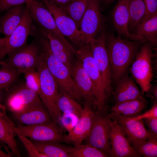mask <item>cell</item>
Here are the masks:
<instances>
[{
    "instance_id": "cell-1",
    "label": "cell",
    "mask_w": 157,
    "mask_h": 157,
    "mask_svg": "<svg viewBox=\"0 0 157 157\" xmlns=\"http://www.w3.org/2000/svg\"><path fill=\"white\" fill-rule=\"evenodd\" d=\"M105 40L112 81L116 83L127 73L143 43L124 39L106 31Z\"/></svg>"
},
{
    "instance_id": "cell-2",
    "label": "cell",
    "mask_w": 157,
    "mask_h": 157,
    "mask_svg": "<svg viewBox=\"0 0 157 157\" xmlns=\"http://www.w3.org/2000/svg\"><path fill=\"white\" fill-rule=\"evenodd\" d=\"M33 36L38 40L41 54L57 83L59 92L76 100L81 99L80 91L71 76L69 69L52 54L48 39L39 32L35 33Z\"/></svg>"
},
{
    "instance_id": "cell-3",
    "label": "cell",
    "mask_w": 157,
    "mask_h": 157,
    "mask_svg": "<svg viewBox=\"0 0 157 157\" xmlns=\"http://www.w3.org/2000/svg\"><path fill=\"white\" fill-rule=\"evenodd\" d=\"M76 55L81 60L93 87L94 109L99 113H106L109 108L108 103L110 99L105 89L101 76L93 58L90 44L83 45L76 49Z\"/></svg>"
},
{
    "instance_id": "cell-4",
    "label": "cell",
    "mask_w": 157,
    "mask_h": 157,
    "mask_svg": "<svg viewBox=\"0 0 157 157\" xmlns=\"http://www.w3.org/2000/svg\"><path fill=\"white\" fill-rule=\"evenodd\" d=\"M41 55L36 68L40 78V90L38 95L49 112L53 121L58 124L62 115V113L57 104L59 91L57 83L47 67L41 53Z\"/></svg>"
},
{
    "instance_id": "cell-5",
    "label": "cell",
    "mask_w": 157,
    "mask_h": 157,
    "mask_svg": "<svg viewBox=\"0 0 157 157\" xmlns=\"http://www.w3.org/2000/svg\"><path fill=\"white\" fill-rule=\"evenodd\" d=\"M152 55L150 44L147 42L143 43L129 67L130 72L143 94L151 87L153 77Z\"/></svg>"
},
{
    "instance_id": "cell-6",
    "label": "cell",
    "mask_w": 157,
    "mask_h": 157,
    "mask_svg": "<svg viewBox=\"0 0 157 157\" xmlns=\"http://www.w3.org/2000/svg\"><path fill=\"white\" fill-rule=\"evenodd\" d=\"M34 38L30 43L26 44L8 55L1 65L10 67L20 74L31 69H36L41 55L38 40Z\"/></svg>"
},
{
    "instance_id": "cell-7",
    "label": "cell",
    "mask_w": 157,
    "mask_h": 157,
    "mask_svg": "<svg viewBox=\"0 0 157 157\" xmlns=\"http://www.w3.org/2000/svg\"><path fill=\"white\" fill-rule=\"evenodd\" d=\"M33 20L25 3L22 21L8 37L0 38V64L4 58L26 44L31 30Z\"/></svg>"
},
{
    "instance_id": "cell-8",
    "label": "cell",
    "mask_w": 157,
    "mask_h": 157,
    "mask_svg": "<svg viewBox=\"0 0 157 157\" xmlns=\"http://www.w3.org/2000/svg\"><path fill=\"white\" fill-rule=\"evenodd\" d=\"M99 0H89L78 25L84 45L90 44L105 27Z\"/></svg>"
},
{
    "instance_id": "cell-9",
    "label": "cell",
    "mask_w": 157,
    "mask_h": 157,
    "mask_svg": "<svg viewBox=\"0 0 157 157\" xmlns=\"http://www.w3.org/2000/svg\"><path fill=\"white\" fill-rule=\"evenodd\" d=\"M104 27L97 36L90 44L93 58L102 78L104 86L110 99L113 90L111 69L105 40Z\"/></svg>"
},
{
    "instance_id": "cell-10",
    "label": "cell",
    "mask_w": 157,
    "mask_h": 157,
    "mask_svg": "<svg viewBox=\"0 0 157 157\" xmlns=\"http://www.w3.org/2000/svg\"><path fill=\"white\" fill-rule=\"evenodd\" d=\"M15 134L22 135L37 141L63 142L64 135L62 128L53 122L30 125L11 126Z\"/></svg>"
},
{
    "instance_id": "cell-11",
    "label": "cell",
    "mask_w": 157,
    "mask_h": 157,
    "mask_svg": "<svg viewBox=\"0 0 157 157\" xmlns=\"http://www.w3.org/2000/svg\"><path fill=\"white\" fill-rule=\"evenodd\" d=\"M42 2L51 12L60 33L78 48L84 45L78 25L67 13L49 0Z\"/></svg>"
},
{
    "instance_id": "cell-12",
    "label": "cell",
    "mask_w": 157,
    "mask_h": 157,
    "mask_svg": "<svg viewBox=\"0 0 157 157\" xmlns=\"http://www.w3.org/2000/svg\"><path fill=\"white\" fill-rule=\"evenodd\" d=\"M95 111L93 124L86 139L87 143L98 149L107 157L110 156L109 128L106 114Z\"/></svg>"
},
{
    "instance_id": "cell-13",
    "label": "cell",
    "mask_w": 157,
    "mask_h": 157,
    "mask_svg": "<svg viewBox=\"0 0 157 157\" xmlns=\"http://www.w3.org/2000/svg\"><path fill=\"white\" fill-rule=\"evenodd\" d=\"M83 108L81 116L72 130L64 136L63 142L76 147L87 138L93 124L95 111L91 102L85 101Z\"/></svg>"
},
{
    "instance_id": "cell-14",
    "label": "cell",
    "mask_w": 157,
    "mask_h": 157,
    "mask_svg": "<svg viewBox=\"0 0 157 157\" xmlns=\"http://www.w3.org/2000/svg\"><path fill=\"white\" fill-rule=\"evenodd\" d=\"M106 114L119 125L131 145L136 150L141 144L154 137L146 128L142 119L134 120Z\"/></svg>"
},
{
    "instance_id": "cell-15",
    "label": "cell",
    "mask_w": 157,
    "mask_h": 157,
    "mask_svg": "<svg viewBox=\"0 0 157 157\" xmlns=\"http://www.w3.org/2000/svg\"><path fill=\"white\" fill-rule=\"evenodd\" d=\"M26 4L35 25L52 33L65 42L69 43L58 29L52 14L42 1L26 0Z\"/></svg>"
},
{
    "instance_id": "cell-16",
    "label": "cell",
    "mask_w": 157,
    "mask_h": 157,
    "mask_svg": "<svg viewBox=\"0 0 157 157\" xmlns=\"http://www.w3.org/2000/svg\"><path fill=\"white\" fill-rule=\"evenodd\" d=\"M106 115L109 128L110 157H141L131 145L119 125Z\"/></svg>"
},
{
    "instance_id": "cell-17",
    "label": "cell",
    "mask_w": 157,
    "mask_h": 157,
    "mask_svg": "<svg viewBox=\"0 0 157 157\" xmlns=\"http://www.w3.org/2000/svg\"><path fill=\"white\" fill-rule=\"evenodd\" d=\"M130 0H119L112 12V21L118 36L131 40L144 43L147 41L135 34L131 33L129 30V6Z\"/></svg>"
},
{
    "instance_id": "cell-18",
    "label": "cell",
    "mask_w": 157,
    "mask_h": 157,
    "mask_svg": "<svg viewBox=\"0 0 157 157\" xmlns=\"http://www.w3.org/2000/svg\"><path fill=\"white\" fill-rule=\"evenodd\" d=\"M14 114L16 121L21 125L47 123L53 122L41 100Z\"/></svg>"
},
{
    "instance_id": "cell-19",
    "label": "cell",
    "mask_w": 157,
    "mask_h": 157,
    "mask_svg": "<svg viewBox=\"0 0 157 157\" xmlns=\"http://www.w3.org/2000/svg\"><path fill=\"white\" fill-rule=\"evenodd\" d=\"M34 24L38 31L48 39L53 55L69 69L75 58L76 49L70 44L65 42L50 32Z\"/></svg>"
},
{
    "instance_id": "cell-20",
    "label": "cell",
    "mask_w": 157,
    "mask_h": 157,
    "mask_svg": "<svg viewBox=\"0 0 157 157\" xmlns=\"http://www.w3.org/2000/svg\"><path fill=\"white\" fill-rule=\"evenodd\" d=\"M69 69L79 90L81 99L91 102L93 104L94 91L92 82L81 60L76 55Z\"/></svg>"
},
{
    "instance_id": "cell-21",
    "label": "cell",
    "mask_w": 157,
    "mask_h": 157,
    "mask_svg": "<svg viewBox=\"0 0 157 157\" xmlns=\"http://www.w3.org/2000/svg\"><path fill=\"white\" fill-rule=\"evenodd\" d=\"M40 100L38 94L24 83L13 90L8 97L7 104L9 110L14 113Z\"/></svg>"
},
{
    "instance_id": "cell-22",
    "label": "cell",
    "mask_w": 157,
    "mask_h": 157,
    "mask_svg": "<svg viewBox=\"0 0 157 157\" xmlns=\"http://www.w3.org/2000/svg\"><path fill=\"white\" fill-rule=\"evenodd\" d=\"M116 83V87L112 95L114 104L135 99L144 95L136 82L127 73Z\"/></svg>"
},
{
    "instance_id": "cell-23",
    "label": "cell",
    "mask_w": 157,
    "mask_h": 157,
    "mask_svg": "<svg viewBox=\"0 0 157 157\" xmlns=\"http://www.w3.org/2000/svg\"><path fill=\"white\" fill-rule=\"evenodd\" d=\"M148 102L144 95L138 98L115 104L109 107L106 114L111 115L131 117L141 114Z\"/></svg>"
},
{
    "instance_id": "cell-24",
    "label": "cell",
    "mask_w": 157,
    "mask_h": 157,
    "mask_svg": "<svg viewBox=\"0 0 157 157\" xmlns=\"http://www.w3.org/2000/svg\"><path fill=\"white\" fill-rule=\"evenodd\" d=\"M25 4L12 7L0 17V33L8 36L21 22L24 13Z\"/></svg>"
},
{
    "instance_id": "cell-25",
    "label": "cell",
    "mask_w": 157,
    "mask_h": 157,
    "mask_svg": "<svg viewBox=\"0 0 157 157\" xmlns=\"http://www.w3.org/2000/svg\"><path fill=\"white\" fill-rule=\"evenodd\" d=\"M12 124L5 113L0 110V141L7 145L14 155L19 157L21 154L11 128Z\"/></svg>"
},
{
    "instance_id": "cell-26",
    "label": "cell",
    "mask_w": 157,
    "mask_h": 157,
    "mask_svg": "<svg viewBox=\"0 0 157 157\" xmlns=\"http://www.w3.org/2000/svg\"><path fill=\"white\" fill-rule=\"evenodd\" d=\"M31 140L38 151L46 157H69L67 147L60 144L58 142Z\"/></svg>"
},
{
    "instance_id": "cell-27",
    "label": "cell",
    "mask_w": 157,
    "mask_h": 157,
    "mask_svg": "<svg viewBox=\"0 0 157 157\" xmlns=\"http://www.w3.org/2000/svg\"><path fill=\"white\" fill-rule=\"evenodd\" d=\"M135 34L156 45L157 42V14L140 23Z\"/></svg>"
},
{
    "instance_id": "cell-28",
    "label": "cell",
    "mask_w": 157,
    "mask_h": 157,
    "mask_svg": "<svg viewBox=\"0 0 157 157\" xmlns=\"http://www.w3.org/2000/svg\"><path fill=\"white\" fill-rule=\"evenodd\" d=\"M57 104L62 113L72 114L78 119L83 112V108L76 100L62 92H59L57 100Z\"/></svg>"
},
{
    "instance_id": "cell-29",
    "label": "cell",
    "mask_w": 157,
    "mask_h": 157,
    "mask_svg": "<svg viewBox=\"0 0 157 157\" xmlns=\"http://www.w3.org/2000/svg\"><path fill=\"white\" fill-rule=\"evenodd\" d=\"M145 7L144 0H130L129 6V28L135 31L145 15ZM131 33V32H130Z\"/></svg>"
},
{
    "instance_id": "cell-30",
    "label": "cell",
    "mask_w": 157,
    "mask_h": 157,
    "mask_svg": "<svg viewBox=\"0 0 157 157\" xmlns=\"http://www.w3.org/2000/svg\"><path fill=\"white\" fill-rule=\"evenodd\" d=\"M69 157H107L103 152L87 143L73 147H67Z\"/></svg>"
},
{
    "instance_id": "cell-31",
    "label": "cell",
    "mask_w": 157,
    "mask_h": 157,
    "mask_svg": "<svg viewBox=\"0 0 157 157\" xmlns=\"http://www.w3.org/2000/svg\"><path fill=\"white\" fill-rule=\"evenodd\" d=\"M89 0H72L65 12L78 26L86 9Z\"/></svg>"
},
{
    "instance_id": "cell-32",
    "label": "cell",
    "mask_w": 157,
    "mask_h": 157,
    "mask_svg": "<svg viewBox=\"0 0 157 157\" xmlns=\"http://www.w3.org/2000/svg\"><path fill=\"white\" fill-rule=\"evenodd\" d=\"M0 69V89L8 88L13 85L20 74L17 71L5 65Z\"/></svg>"
},
{
    "instance_id": "cell-33",
    "label": "cell",
    "mask_w": 157,
    "mask_h": 157,
    "mask_svg": "<svg viewBox=\"0 0 157 157\" xmlns=\"http://www.w3.org/2000/svg\"><path fill=\"white\" fill-rule=\"evenodd\" d=\"M157 138L152 137L145 140L138 146L137 150L141 157H157Z\"/></svg>"
},
{
    "instance_id": "cell-34",
    "label": "cell",
    "mask_w": 157,
    "mask_h": 157,
    "mask_svg": "<svg viewBox=\"0 0 157 157\" xmlns=\"http://www.w3.org/2000/svg\"><path fill=\"white\" fill-rule=\"evenodd\" d=\"M26 86L39 94L40 90V78L38 72L36 69L29 70L24 74Z\"/></svg>"
},
{
    "instance_id": "cell-35",
    "label": "cell",
    "mask_w": 157,
    "mask_h": 157,
    "mask_svg": "<svg viewBox=\"0 0 157 157\" xmlns=\"http://www.w3.org/2000/svg\"><path fill=\"white\" fill-rule=\"evenodd\" d=\"M78 120L75 115L72 114L63 113L60 117L58 124L65 129L69 132L73 129Z\"/></svg>"
},
{
    "instance_id": "cell-36",
    "label": "cell",
    "mask_w": 157,
    "mask_h": 157,
    "mask_svg": "<svg viewBox=\"0 0 157 157\" xmlns=\"http://www.w3.org/2000/svg\"><path fill=\"white\" fill-rule=\"evenodd\" d=\"M19 140L23 143L30 157H46L38 150L32 140L22 135H17Z\"/></svg>"
},
{
    "instance_id": "cell-37",
    "label": "cell",
    "mask_w": 157,
    "mask_h": 157,
    "mask_svg": "<svg viewBox=\"0 0 157 157\" xmlns=\"http://www.w3.org/2000/svg\"><path fill=\"white\" fill-rule=\"evenodd\" d=\"M144 1L145 7V12L141 23L157 14V0H144Z\"/></svg>"
},
{
    "instance_id": "cell-38",
    "label": "cell",
    "mask_w": 157,
    "mask_h": 157,
    "mask_svg": "<svg viewBox=\"0 0 157 157\" xmlns=\"http://www.w3.org/2000/svg\"><path fill=\"white\" fill-rule=\"evenodd\" d=\"M26 0H0V13L15 6L26 3Z\"/></svg>"
},
{
    "instance_id": "cell-39",
    "label": "cell",
    "mask_w": 157,
    "mask_h": 157,
    "mask_svg": "<svg viewBox=\"0 0 157 157\" xmlns=\"http://www.w3.org/2000/svg\"><path fill=\"white\" fill-rule=\"evenodd\" d=\"M156 117H157V103L156 101H154L151 108L149 110L142 114H139L135 117L129 118L132 119L139 120Z\"/></svg>"
},
{
    "instance_id": "cell-40",
    "label": "cell",
    "mask_w": 157,
    "mask_h": 157,
    "mask_svg": "<svg viewBox=\"0 0 157 157\" xmlns=\"http://www.w3.org/2000/svg\"><path fill=\"white\" fill-rule=\"evenodd\" d=\"M146 128L154 137L157 138V117L142 119Z\"/></svg>"
},
{
    "instance_id": "cell-41",
    "label": "cell",
    "mask_w": 157,
    "mask_h": 157,
    "mask_svg": "<svg viewBox=\"0 0 157 157\" xmlns=\"http://www.w3.org/2000/svg\"><path fill=\"white\" fill-rule=\"evenodd\" d=\"M59 8L65 11L69 4L72 0H49Z\"/></svg>"
},
{
    "instance_id": "cell-42",
    "label": "cell",
    "mask_w": 157,
    "mask_h": 157,
    "mask_svg": "<svg viewBox=\"0 0 157 157\" xmlns=\"http://www.w3.org/2000/svg\"><path fill=\"white\" fill-rule=\"evenodd\" d=\"M115 0H99L101 7L102 6H108L111 4Z\"/></svg>"
},
{
    "instance_id": "cell-43",
    "label": "cell",
    "mask_w": 157,
    "mask_h": 157,
    "mask_svg": "<svg viewBox=\"0 0 157 157\" xmlns=\"http://www.w3.org/2000/svg\"><path fill=\"white\" fill-rule=\"evenodd\" d=\"M11 155L3 151L0 147V157H11Z\"/></svg>"
},
{
    "instance_id": "cell-44",
    "label": "cell",
    "mask_w": 157,
    "mask_h": 157,
    "mask_svg": "<svg viewBox=\"0 0 157 157\" xmlns=\"http://www.w3.org/2000/svg\"><path fill=\"white\" fill-rule=\"evenodd\" d=\"M152 93L154 99V101L157 100V90L156 86L155 87L152 89Z\"/></svg>"
},
{
    "instance_id": "cell-45",
    "label": "cell",
    "mask_w": 157,
    "mask_h": 157,
    "mask_svg": "<svg viewBox=\"0 0 157 157\" xmlns=\"http://www.w3.org/2000/svg\"><path fill=\"white\" fill-rule=\"evenodd\" d=\"M33 0L38 1V0Z\"/></svg>"
}]
</instances>
